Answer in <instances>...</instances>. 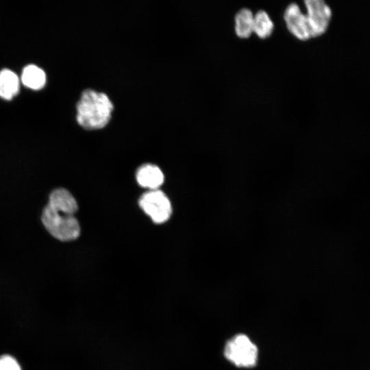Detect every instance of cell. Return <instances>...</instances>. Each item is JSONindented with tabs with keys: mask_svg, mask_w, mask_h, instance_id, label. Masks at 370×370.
<instances>
[{
	"mask_svg": "<svg viewBox=\"0 0 370 370\" xmlns=\"http://www.w3.org/2000/svg\"><path fill=\"white\" fill-rule=\"evenodd\" d=\"M254 16L247 8L240 10L235 16V32L241 38H247L254 32Z\"/></svg>",
	"mask_w": 370,
	"mask_h": 370,
	"instance_id": "obj_11",
	"label": "cell"
},
{
	"mask_svg": "<svg viewBox=\"0 0 370 370\" xmlns=\"http://www.w3.org/2000/svg\"><path fill=\"white\" fill-rule=\"evenodd\" d=\"M223 354L236 367H252L257 362L258 348L247 335L238 334L225 343Z\"/></svg>",
	"mask_w": 370,
	"mask_h": 370,
	"instance_id": "obj_3",
	"label": "cell"
},
{
	"mask_svg": "<svg viewBox=\"0 0 370 370\" xmlns=\"http://www.w3.org/2000/svg\"><path fill=\"white\" fill-rule=\"evenodd\" d=\"M19 91L18 76L9 69L0 71V97L8 100L12 99Z\"/></svg>",
	"mask_w": 370,
	"mask_h": 370,
	"instance_id": "obj_9",
	"label": "cell"
},
{
	"mask_svg": "<svg viewBox=\"0 0 370 370\" xmlns=\"http://www.w3.org/2000/svg\"><path fill=\"white\" fill-rule=\"evenodd\" d=\"M47 206L57 212L71 215H74L78 209L75 197L64 188H56L51 192Z\"/></svg>",
	"mask_w": 370,
	"mask_h": 370,
	"instance_id": "obj_7",
	"label": "cell"
},
{
	"mask_svg": "<svg viewBox=\"0 0 370 370\" xmlns=\"http://www.w3.org/2000/svg\"><path fill=\"white\" fill-rule=\"evenodd\" d=\"M40 219L46 230L60 241H71L79 236V224L74 215L57 212L46 206Z\"/></svg>",
	"mask_w": 370,
	"mask_h": 370,
	"instance_id": "obj_2",
	"label": "cell"
},
{
	"mask_svg": "<svg viewBox=\"0 0 370 370\" xmlns=\"http://www.w3.org/2000/svg\"><path fill=\"white\" fill-rule=\"evenodd\" d=\"M141 209L156 223L166 221L172 213L171 202L166 195L160 190H149L139 199Z\"/></svg>",
	"mask_w": 370,
	"mask_h": 370,
	"instance_id": "obj_4",
	"label": "cell"
},
{
	"mask_svg": "<svg viewBox=\"0 0 370 370\" xmlns=\"http://www.w3.org/2000/svg\"><path fill=\"white\" fill-rule=\"evenodd\" d=\"M136 180L140 186L149 190H158L164 182V175L158 166L146 164L138 169Z\"/></svg>",
	"mask_w": 370,
	"mask_h": 370,
	"instance_id": "obj_8",
	"label": "cell"
},
{
	"mask_svg": "<svg viewBox=\"0 0 370 370\" xmlns=\"http://www.w3.org/2000/svg\"><path fill=\"white\" fill-rule=\"evenodd\" d=\"M0 370H22L18 360L12 356L3 354L0 356Z\"/></svg>",
	"mask_w": 370,
	"mask_h": 370,
	"instance_id": "obj_13",
	"label": "cell"
},
{
	"mask_svg": "<svg viewBox=\"0 0 370 370\" xmlns=\"http://www.w3.org/2000/svg\"><path fill=\"white\" fill-rule=\"evenodd\" d=\"M21 81L24 86L33 90L42 88L46 83V75L43 70L30 64L23 69Z\"/></svg>",
	"mask_w": 370,
	"mask_h": 370,
	"instance_id": "obj_10",
	"label": "cell"
},
{
	"mask_svg": "<svg viewBox=\"0 0 370 370\" xmlns=\"http://www.w3.org/2000/svg\"><path fill=\"white\" fill-rule=\"evenodd\" d=\"M304 4L312 38L321 36L327 31L332 18L330 7L323 0H306Z\"/></svg>",
	"mask_w": 370,
	"mask_h": 370,
	"instance_id": "obj_5",
	"label": "cell"
},
{
	"mask_svg": "<svg viewBox=\"0 0 370 370\" xmlns=\"http://www.w3.org/2000/svg\"><path fill=\"white\" fill-rule=\"evenodd\" d=\"M113 109V102L106 93L86 88L77 103L76 119L85 129H101L109 123Z\"/></svg>",
	"mask_w": 370,
	"mask_h": 370,
	"instance_id": "obj_1",
	"label": "cell"
},
{
	"mask_svg": "<svg viewBox=\"0 0 370 370\" xmlns=\"http://www.w3.org/2000/svg\"><path fill=\"white\" fill-rule=\"evenodd\" d=\"M274 25L269 14L259 10L254 16L253 32L262 39L269 37L273 33Z\"/></svg>",
	"mask_w": 370,
	"mask_h": 370,
	"instance_id": "obj_12",
	"label": "cell"
},
{
	"mask_svg": "<svg viewBox=\"0 0 370 370\" xmlns=\"http://www.w3.org/2000/svg\"><path fill=\"white\" fill-rule=\"evenodd\" d=\"M284 19L289 32L297 38L306 40L312 38L307 16L297 3H292L286 7Z\"/></svg>",
	"mask_w": 370,
	"mask_h": 370,
	"instance_id": "obj_6",
	"label": "cell"
}]
</instances>
